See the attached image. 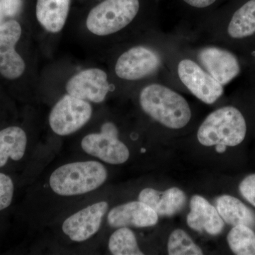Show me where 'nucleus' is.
Returning a JSON list of instances; mask_svg holds the SVG:
<instances>
[{"instance_id":"f257e3e1","label":"nucleus","mask_w":255,"mask_h":255,"mask_svg":"<svg viewBox=\"0 0 255 255\" xmlns=\"http://www.w3.org/2000/svg\"><path fill=\"white\" fill-rule=\"evenodd\" d=\"M139 100L147 115L169 128L180 129L190 122L191 111L187 100L168 87L147 85L140 92Z\"/></svg>"},{"instance_id":"b1692460","label":"nucleus","mask_w":255,"mask_h":255,"mask_svg":"<svg viewBox=\"0 0 255 255\" xmlns=\"http://www.w3.org/2000/svg\"><path fill=\"white\" fill-rule=\"evenodd\" d=\"M21 6V0H0V24L5 22L6 18L16 16Z\"/></svg>"},{"instance_id":"dca6fc26","label":"nucleus","mask_w":255,"mask_h":255,"mask_svg":"<svg viewBox=\"0 0 255 255\" xmlns=\"http://www.w3.org/2000/svg\"><path fill=\"white\" fill-rule=\"evenodd\" d=\"M71 0H37L36 17L47 31L58 33L65 26Z\"/></svg>"},{"instance_id":"6ab92c4d","label":"nucleus","mask_w":255,"mask_h":255,"mask_svg":"<svg viewBox=\"0 0 255 255\" xmlns=\"http://www.w3.org/2000/svg\"><path fill=\"white\" fill-rule=\"evenodd\" d=\"M233 38H243L255 33V0H250L233 14L228 28Z\"/></svg>"},{"instance_id":"2eb2a0df","label":"nucleus","mask_w":255,"mask_h":255,"mask_svg":"<svg viewBox=\"0 0 255 255\" xmlns=\"http://www.w3.org/2000/svg\"><path fill=\"white\" fill-rule=\"evenodd\" d=\"M138 201L150 206L158 216H172L183 209L187 198L184 191L177 187L164 191L146 188L139 194Z\"/></svg>"},{"instance_id":"a878e982","label":"nucleus","mask_w":255,"mask_h":255,"mask_svg":"<svg viewBox=\"0 0 255 255\" xmlns=\"http://www.w3.org/2000/svg\"><path fill=\"white\" fill-rule=\"evenodd\" d=\"M184 1L194 7L204 8L214 4L216 0H184Z\"/></svg>"},{"instance_id":"f8f14e48","label":"nucleus","mask_w":255,"mask_h":255,"mask_svg":"<svg viewBox=\"0 0 255 255\" xmlns=\"http://www.w3.org/2000/svg\"><path fill=\"white\" fill-rule=\"evenodd\" d=\"M111 227L147 228L155 226L158 215L141 201H131L116 206L107 216Z\"/></svg>"},{"instance_id":"6e6552de","label":"nucleus","mask_w":255,"mask_h":255,"mask_svg":"<svg viewBox=\"0 0 255 255\" xmlns=\"http://www.w3.org/2000/svg\"><path fill=\"white\" fill-rule=\"evenodd\" d=\"M178 75L188 90L207 105H212L223 95V85L192 60H182L178 65Z\"/></svg>"},{"instance_id":"5701e85b","label":"nucleus","mask_w":255,"mask_h":255,"mask_svg":"<svg viewBox=\"0 0 255 255\" xmlns=\"http://www.w3.org/2000/svg\"><path fill=\"white\" fill-rule=\"evenodd\" d=\"M14 185L11 178L0 173V211L11 205L14 196Z\"/></svg>"},{"instance_id":"aec40b11","label":"nucleus","mask_w":255,"mask_h":255,"mask_svg":"<svg viewBox=\"0 0 255 255\" xmlns=\"http://www.w3.org/2000/svg\"><path fill=\"white\" fill-rule=\"evenodd\" d=\"M109 250L114 255H142L135 233L128 227L118 228L109 241Z\"/></svg>"},{"instance_id":"412c9836","label":"nucleus","mask_w":255,"mask_h":255,"mask_svg":"<svg viewBox=\"0 0 255 255\" xmlns=\"http://www.w3.org/2000/svg\"><path fill=\"white\" fill-rule=\"evenodd\" d=\"M228 243L236 255H255V233L251 228L245 225L233 226L228 233Z\"/></svg>"},{"instance_id":"ddd939ff","label":"nucleus","mask_w":255,"mask_h":255,"mask_svg":"<svg viewBox=\"0 0 255 255\" xmlns=\"http://www.w3.org/2000/svg\"><path fill=\"white\" fill-rule=\"evenodd\" d=\"M199 59L203 66L221 85H226L239 75V61L228 50L209 47L199 52Z\"/></svg>"},{"instance_id":"f3484780","label":"nucleus","mask_w":255,"mask_h":255,"mask_svg":"<svg viewBox=\"0 0 255 255\" xmlns=\"http://www.w3.org/2000/svg\"><path fill=\"white\" fill-rule=\"evenodd\" d=\"M27 142V135L21 128L10 127L0 130V167L6 165L9 159H22Z\"/></svg>"},{"instance_id":"9b49d317","label":"nucleus","mask_w":255,"mask_h":255,"mask_svg":"<svg viewBox=\"0 0 255 255\" xmlns=\"http://www.w3.org/2000/svg\"><path fill=\"white\" fill-rule=\"evenodd\" d=\"M110 89L107 73L98 68L80 72L70 78L66 85L68 95L94 103L103 102Z\"/></svg>"},{"instance_id":"1a4fd4ad","label":"nucleus","mask_w":255,"mask_h":255,"mask_svg":"<svg viewBox=\"0 0 255 255\" xmlns=\"http://www.w3.org/2000/svg\"><path fill=\"white\" fill-rule=\"evenodd\" d=\"M21 25L10 19L0 24V74L8 80L20 78L24 73V60L15 49L21 36Z\"/></svg>"},{"instance_id":"423d86ee","label":"nucleus","mask_w":255,"mask_h":255,"mask_svg":"<svg viewBox=\"0 0 255 255\" xmlns=\"http://www.w3.org/2000/svg\"><path fill=\"white\" fill-rule=\"evenodd\" d=\"M81 147L88 155L110 164L125 163L130 157L127 146L119 139L118 129L111 122L104 124L100 132L85 135Z\"/></svg>"},{"instance_id":"a211bd4d","label":"nucleus","mask_w":255,"mask_h":255,"mask_svg":"<svg viewBox=\"0 0 255 255\" xmlns=\"http://www.w3.org/2000/svg\"><path fill=\"white\" fill-rule=\"evenodd\" d=\"M216 208L223 221L231 226L245 225L251 228L255 226L253 211L234 196H220L216 200Z\"/></svg>"},{"instance_id":"4468645a","label":"nucleus","mask_w":255,"mask_h":255,"mask_svg":"<svg viewBox=\"0 0 255 255\" xmlns=\"http://www.w3.org/2000/svg\"><path fill=\"white\" fill-rule=\"evenodd\" d=\"M187 222L191 229L199 232L206 231L211 236H218L224 228V221L216 208L199 195L191 197Z\"/></svg>"},{"instance_id":"393cba45","label":"nucleus","mask_w":255,"mask_h":255,"mask_svg":"<svg viewBox=\"0 0 255 255\" xmlns=\"http://www.w3.org/2000/svg\"><path fill=\"white\" fill-rule=\"evenodd\" d=\"M242 196L255 207V174L245 178L239 186Z\"/></svg>"},{"instance_id":"7ed1b4c3","label":"nucleus","mask_w":255,"mask_h":255,"mask_svg":"<svg viewBox=\"0 0 255 255\" xmlns=\"http://www.w3.org/2000/svg\"><path fill=\"white\" fill-rule=\"evenodd\" d=\"M246 119L238 109L225 107L210 114L197 132L199 142L204 146L233 147L244 140Z\"/></svg>"},{"instance_id":"9d476101","label":"nucleus","mask_w":255,"mask_h":255,"mask_svg":"<svg viewBox=\"0 0 255 255\" xmlns=\"http://www.w3.org/2000/svg\"><path fill=\"white\" fill-rule=\"evenodd\" d=\"M159 63L155 52L145 47H133L119 57L115 71L117 76L124 80H140L153 73Z\"/></svg>"},{"instance_id":"20e7f679","label":"nucleus","mask_w":255,"mask_h":255,"mask_svg":"<svg viewBox=\"0 0 255 255\" xmlns=\"http://www.w3.org/2000/svg\"><path fill=\"white\" fill-rule=\"evenodd\" d=\"M139 8V0H104L89 13L87 27L97 36L112 34L131 22Z\"/></svg>"},{"instance_id":"0eeeda50","label":"nucleus","mask_w":255,"mask_h":255,"mask_svg":"<svg viewBox=\"0 0 255 255\" xmlns=\"http://www.w3.org/2000/svg\"><path fill=\"white\" fill-rule=\"evenodd\" d=\"M108 209V203L105 201L87 206L67 218L62 225V231L70 241H88L100 229Z\"/></svg>"},{"instance_id":"4be33fe9","label":"nucleus","mask_w":255,"mask_h":255,"mask_svg":"<svg viewBox=\"0 0 255 255\" xmlns=\"http://www.w3.org/2000/svg\"><path fill=\"white\" fill-rule=\"evenodd\" d=\"M170 255H202V250L194 243L190 236L182 229L174 230L171 233L167 244Z\"/></svg>"},{"instance_id":"f03ea898","label":"nucleus","mask_w":255,"mask_h":255,"mask_svg":"<svg viewBox=\"0 0 255 255\" xmlns=\"http://www.w3.org/2000/svg\"><path fill=\"white\" fill-rule=\"evenodd\" d=\"M108 171L100 162L81 161L63 164L49 178L51 190L62 196H80L96 190L105 184Z\"/></svg>"},{"instance_id":"39448f33","label":"nucleus","mask_w":255,"mask_h":255,"mask_svg":"<svg viewBox=\"0 0 255 255\" xmlns=\"http://www.w3.org/2000/svg\"><path fill=\"white\" fill-rule=\"evenodd\" d=\"M92 114L89 102L68 94L52 109L49 115L50 128L60 136L71 135L88 123Z\"/></svg>"}]
</instances>
